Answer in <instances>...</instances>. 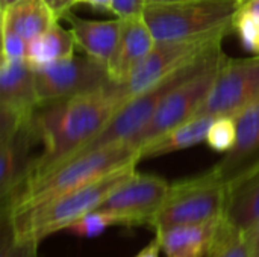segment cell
<instances>
[{"label":"cell","mask_w":259,"mask_h":257,"mask_svg":"<svg viewBox=\"0 0 259 257\" xmlns=\"http://www.w3.org/2000/svg\"><path fill=\"white\" fill-rule=\"evenodd\" d=\"M38 103L33 68L27 61H6L0 65V141L14 138L27 127Z\"/></svg>","instance_id":"cell-11"},{"label":"cell","mask_w":259,"mask_h":257,"mask_svg":"<svg viewBox=\"0 0 259 257\" xmlns=\"http://www.w3.org/2000/svg\"><path fill=\"white\" fill-rule=\"evenodd\" d=\"M237 139V124L235 115H220L215 117L206 136L208 145L214 151L228 153Z\"/></svg>","instance_id":"cell-23"},{"label":"cell","mask_w":259,"mask_h":257,"mask_svg":"<svg viewBox=\"0 0 259 257\" xmlns=\"http://www.w3.org/2000/svg\"><path fill=\"white\" fill-rule=\"evenodd\" d=\"M234 32L238 33L247 50L259 55V17L238 11L234 20Z\"/></svg>","instance_id":"cell-25"},{"label":"cell","mask_w":259,"mask_h":257,"mask_svg":"<svg viewBox=\"0 0 259 257\" xmlns=\"http://www.w3.org/2000/svg\"><path fill=\"white\" fill-rule=\"evenodd\" d=\"M70 23V30L74 36L76 45L80 47L87 56L108 64L121 27V18L115 20H87L74 15L71 11L64 17Z\"/></svg>","instance_id":"cell-16"},{"label":"cell","mask_w":259,"mask_h":257,"mask_svg":"<svg viewBox=\"0 0 259 257\" xmlns=\"http://www.w3.org/2000/svg\"><path fill=\"white\" fill-rule=\"evenodd\" d=\"M206 257H250L244 230L223 217Z\"/></svg>","instance_id":"cell-22"},{"label":"cell","mask_w":259,"mask_h":257,"mask_svg":"<svg viewBox=\"0 0 259 257\" xmlns=\"http://www.w3.org/2000/svg\"><path fill=\"white\" fill-rule=\"evenodd\" d=\"M135 167L137 165L120 168L46 203L2 215V220L8 223L12 238L17 242L39 245V242L50 235L68 230L79 218L97 211L102 203L134 174Z\"/></svg>","instance_id":"cell-2"},{"label":"cell","mask_w":259,"mask_h":257,"mask_svg":"<svg viewBox=\"0 0 259 257\" xmlns=\"http://www.w3.org/2000/svg\"><path fill=\"white\" fill-rule=\"evenodd\" d=\"M0 257H38V245L17 242L12 238V233H11L8 223L5 220H2Z\"/></svg>","instance_id":"cell-26"},{"label":"cell","mask_w":259,"mask_h":257,"mask_svg":"<svg viewBox=\"0 0 259 257\" xmlns=\"http://www.w3.org/2000/svg\"><path fill=\"white\" fill-rule=\"evenodd\" d=\"M226 35L228 32H219L197 38L156 41L150 53L137 65L129 79L118 85L124 101L197 59L222 48Z\"/></svg>","instance_id":"cell-7"},{"label":"cell","mask_w":259,"mask_h":257,"mask_svg":"<svg viewBox=\"0 0 259 257\" xmlns=\"http://www.w3.org/2000/svg\"><path fill=\"white\" fill-rule=\"evenodd\" d=\"M226 197L228 179L215 167L203 174L178 180L170 185L168 194L150 227L158 230L222 218Z\"/></svg>","instance_id":"cell-6"},{"label":"cell","mask_w":259,"mask_h":257,"mask_svg":"<svg viewBox=\"0 0 259 257\" xmlns=\"http://www.w3.org/2000/svg\"><path fill=\"white\" fill-rule=\"evenodd\" d=\"M237 139L234 147L226 153L215 168L226 177H232L243 167L252 162L259 151V100L246 106L235 115Z\"/></svg>","instance_id":"cell-17"},{"label":"cell","mask_w":259,"mask_h":257,"mask_svg":"<svg viewBox=\"0 0 259 257\" xmlns=\"http://www.w3.org/2000/svg\"><path fill=\"white\" fill-rule=\"evenodd\" d=\"M223 217L243 230L259 220V158L228 179Z\"/></svg>","instance_id":"cell-14"},{"label":"cell","mask_w":259,"mask_h":257,"mask_svg":"<svg viewBox=\"0 0 259 257\" xmlns=\"http://www.w3.org/2000/svg\"><path fill=\"white\" fill-rule=\"evenodd\" d=\"M225 58L226 56L223 55L209 68L175 88L159 105L147 126L127 144L140 150L173 127L193 118L209 94Z\"/></svg>","instance_id":"cell-9"},{"label":"cell","mask_w":259,"mask_h":257,"mask_svg":"<svg viewBox=\"0 0 259 257\" xmlns=\"http://www.w3.org/2000/svg\"><path fill=\"white\" fill-rule=\"evenodd\" d=\"M170 183L162 177L141 174L137 170L99 208L114 215L121 226H149L161 209Z\"/></svg>","instance_id":"cell-12"},{"label":"cell","mask_w":259,"mask_h":257,"mask_svg":"<svg viewBox=\"0 0 259 257\" xmlns=\"http://www.w3.org/2000/svg\"><path fill=\"white\" fill-rule=\"evenodd\" d=\"M44 2L58 20L64 18L71 11V8L77 5L76 0H44Z\"/></svg>","instance_id":"cell-30"},{"label":"cell","mask_w":259,"mask_h":257,"mask_svg":"<svg viewBox=\"0 0 259 257\" xmlns=\"http://www.w3.org/2000/svg\"><path fill=\"white\" fill-rule=\"evenodd\" d=\"M76 3L88 5L96 9H105V11H111V6H112V0H76Z\"/></svg>","instance_id":"cell-32"},{"label":"cell","mask_w":259,"mask_h":257,"mask_svg":"<svg viewBox=\"0 0 259 257\" xmlns=\"http://www.w3.org/2000/svg\"><path fill=\"white\" fill-rule=\"evenodd\" d=\"M244 236L249 245L250 257H259V220L244 229Z\"/></svg>","instance_id":"cell-29"},{"label":"cell","mask_w":259,"mask_h":257,"mask_svg":"<svg viewBox=\"0 0 259 257\" xmlns=\"http://www.w3.org/2000/svg\"><path fill=\"white\" fill-rule=\"evenodd\" d=\"M123 103L118 83L111 82L100 89L49 103L44 111L35 112L32 130L42 142V153L30 161L24 182L71 159L103 130Z\"/></svg>","instance_id":"cell-1"},{"label":"cell","mask_w":259,"mask_h":257,"mask_svg":"<svg viewBox=\"0 0 259 257\" xmlns=\"http://www.w3.org/2000/svg\"><path fill=\"white\" fill-rule=\"evenodd\" d=\"M240 11L249 12L259 17V0H241V6Z\"/></svg>","instance_id":"cell-33"},{"label":"cell","mask_w":259,"mask_h":257,"mask_svg":"<svg viewBox=\"0 0 259 257\" xmlns=\"http://www.w3.org/2000/svg\"><path fill=\"white\" fill-rule=\"evenodd\" d=\"M35 136L32 123L20 130L14 138L0 141V197L5 204L24 182L30 162H26L29 138Z\"/></svg>","instance_id":"cell-18"},{"label":"cell","mask_w":259,"mask_h":257,"mask_svg":"<svg viewBox=\"0 0 259 257\" xmlns=\"http://www.w3.org/2000/svg\"><path fill=\"white\" fill-rule=\"evenodd\" d=\"M225 53L222 48L197 59L196 62L187 65L185 68L173 73L171 76L162 79L161 82L152 85L150 88L144 89L143 92L131 97L126 100L117 112L112 115V118L108 121V124L103 127V130L93 138L83 148H80L71 159L88 153L99 150L102 147H109L114 144H121V142H131L152 120L155 115L156 109L159 105L164 101V98L179 85L187 82L188 79L197 76L199 73L205 71L209 68L214 62H217ZM68 159V161H71ZM65 164V162H64Z\"/></svg>","instance_id":"cell-4"},{"label":"cell","mask_w":259,"mask_h":257,"mask_svg":"<svg viewBox=\"0 0 259 257\" xmlns=\"http://www.w3.org/2000/svg\"><path fill=\"white\" fill-rule=\"evenodd\" d=\"M256 100H259V55L244 59L225 58L215 82L196 115H237Z\"/></svg>","instance_id":"cell-10"},{"label":"cell","mask_w":259,"mask_h":257,"mask_svg":"<svg viewBox=\"0 0 259 257\" xmlns=\"http://www.w3.org/2000/svg\"><path fill=\"white\" fill-rule=\"evenodd\" d=\"M14 2H17V0H0V11L5 9V8H8V6L12 5Z\"/></svg>","instance_id":"cell-35"},{"label":"cell","mask_w":259,"mask_h":257,"mask_svg":"<svg viewBox=\"0 0 259 257\" xmlns=\"http://www.w3.org/2000/svg\"><path fill=\"white\" fill-rule=\"evenodd\" d=\"M118 220L106 212L102 211H93L87 214L85 217L79 218L76 223H73L68 227V232L79 236V238H96L102 235L108 227L118 226Z\"/></svg>","instance_id":"cell-24"},{"label":"cell","mask_w":259,"mask_h":257,"mask_svg":"<svg viewBox=\"0 0 259 257\" xmlns=\"http://www.w3.org/2000/svg\"><path fill=\"white\" fill-rule=\"evenodd\" d=\"M74 47L76 41L71 30L64 29L56 21L46 32L27 41L26 61L32 68L49 65L74 56Z\"/></svg>","instance_id":"cell-21"},{"label":"cell","mask_w":259,"mask_h":257,"mask_svg":"<svg viewBox=\"0 0 259 257\" xmlns=\"http://www.w3.org/2000/svg\"><path fill=\"white\" fill-rule=\"evenodd\" d=\"M155 42L156 39L143 14L121 18L118 39L106 64L111 82L124 83L137 65L150 53Z\"/></svg>","instance_id":"cell-13"},{"label":"cell","mask_w":259,"mask_h":257,"mask_svg":"<svg viewBox=\"0 0 259 257\" xmlns=\"http://www.w3.org/2000/svg\"><path fill=\"white\" fill-rule=\"evenodd\" d=\"M222 218L206 223L171 226L155 230L162 253L165 257L208 256Z\"/></svg>","instance_id":"cell-15"},{"label":"cell","mask_w":259,"mask_h":257,"mask_svg":"<svg viewBox=\"0 0 259 257\" xmlns=\"http://www.w3.org/2000/svg\"><path fill=\"white\" fill-rule=\"evenodd\" d=\"M33 76L39 105L91 92L111 83L106 65L90 56H71L36 67L33 68Z\"/></svg>","instance_id":"cell-8"},{"label":"cell","mask_w":259,"mask_h":257,"mask_svg":"<svg viewBox=\"0 0 259 257\" xmlns=\"http://www.w3.org/2000/svg\"><path fill=\"white\" fill-rule=\"evenodd\" d=\"M241 0H190L147 3L144 18L156 41L234 32Z\"/></svg>","instance_id":"cell-5"},{"label":"cell","mask_w":259,"mask_h":257,"mask_svg":"<svg viewBox=\"0 0 259 257\" xmlns=\"http://www.w3.org/2000/svg\"><path fill=\"white\" fill-rule=\"evenodd\" d=\"M138 162L140 150L127 142L83 153L39 177L26 180L17 192L2 204V215L46 203L120 168L137 165Z\"/></svg>","instance_id":"cell-3"},{"label":"cell","mask_w":259,"mask_h":257,"mask_svg":"<svg viewBox=\"0 0 259 257\" xmlns=\"http://www.w3.org/2000/svg\"><path fill=\"white\" fill-rule=\"evenodd\" d=\"M27 41L20 35L2 30V59L6 61H26Z\"/></svg>","instance_id":"cell-27"},{"label":"cell","mask_w":259,"mask_h":257,"mask_svg":"<svg viewBox=\"0 0 259 257\" xmlns=\"http://www.w3.org/2000/svg\"><path fill=\"white\" fill-rule=\"evenodd\" d=\"M214 120V115H196L185 123L173 127L167 133L140 148V162L144 159H153L175 151L187 150L200 144L202 141H206L208 130Z\"/></svg>","instance_id":"cell-19"},{"label":"cell","mask_w":259,"mask_h":257,"mask_svg":"<svg viewBox=\"0 0 259 257\" xmlns=\"http://www.w3.org/2000/svg\"><path fill=\"white\" fill-rule=\"evenodd\" d=\"M2 30H9L30 41L59 21L44 0H17L0 11Z\"/></svg>","instance_id":"cell-20"},{"label":"cell","mask_w":259,"mask_h":257,"mask_svg":"<svg viewBox=\"0 0 259 257\" xmlns=\"http://www.w3.org/2000/svg\"><path fill=\"white\" fill-rule=\"evenodd\" d=\"M146 8V0H112L111 12L117 18H131L141 15Z\"/></svg>","instance_id":"cell-28"},{"label":"cell","mask_w":259,"mask_h":257,"mask_svg":"<svg viewBox=\"0 0 259 257\" xmlns=\"http://www.w3.org/2000/svg\"><path fill=\"white\" fill-rule=\"evenodd\" d=\"M171 2H190V0H146L147 3H171Z\"/></svg>","instance_id":"cell-34"},{"label":"cell","mask_w":259,"mask_h":257,"mask_svg":"<svg viewBox=\"0 0 259 257\" xmlns=\"http://www.w3.org/2000/svg\"><path fill=\"white\" fill-rule=\"evenodd\" d=\"M161 251H162L161 250V245H159L158 239L155 238L150 244H147L135 257H159Z\"/></svg>","instance_id":"cell-31"}]
</instances>
